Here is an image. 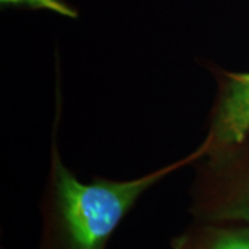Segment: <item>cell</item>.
I'll use <instances>...</instances> for the list:
<instances>
[{
  "mask_svg": "<svg viewBox=\"0 0 249 249\" xmlns=\"http://www.w3.org/2000/svg\"><path fill=\"white\" fill-rule=\"evenodd\" d=\"M61 80L57 79L50 168L40 201L37 249H107L124 217L150 188L173 172L205 157L199 144L181 160L130 180L93 178L82 181L62 160L57 142L62 114Z\"/></svg>",
  "mask_w": 249,
  "mask_h": 249,
  "instance_id": "cell-1",
  "label": "cell"
},
{
  "mask_svg": "<svg viewBox=\"0 0 249 249\" xmlns=\"http://www.w3.org/2000/svg\"><path fill=\"white\" fill-rule=\"evenodd\" d=\"M188 196V212L196 222L249 226V134L199 160Z\"/></svg>",
  "mask_w": 249,
  "mask_h": 249,
  "instance_id": "cell-2",
  "label": "cell"
},
{
  "mask_svg": "<svg viewBox=\"0 0 249 249\" xmlns=\"http://www.w3.org/2000/svg\"><path fill=\"white\" fill-rule=\"evenodd\" d=\"M216 82V93L208 116L205 157L222 152L249 134V71L223 70L205 62Z\"/></svg>",
  "mask_w": 249,
  "mask_h": 249,
  "instance_id": "cell-3",
  "label": "cell"
},
{
  "mask_svg": "<svg viewBox=\"0 0 249 249\" xmlns=\"http://www.w3.org/2000/svg\"><path fill=\"white\" fill-rule=\"evenodd\" d=\"M170 249H249V226L194 220L170 240Z\"/></svg>",
  "mask_w": 249,
  "mask_h": 249,
  "instance_id": "cell-4",
  "label": "cell"
},
{
  "mask_svg": "<svg viewBox=\"0 0 249 249\" xmlns=\"http://www.w3.org/2000/svg\"><path fill=\"white\" fill-rule=\"evenodd\" d=\"M1 7L45 10L65 18H78V10L65 0H0Z\"/></svg>",
  "mask_w": 249,
  "mask_h": 249,
  "instance_id": "cell-5",
  "label": "cell"
}]
</instances>
